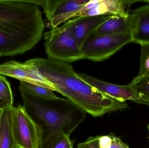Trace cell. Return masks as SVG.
<instances>
[{"instance_id":"d4e9b609","label":"cell","mask_w":149,"mask_h":148,"mask_svg":"<svg viewBox=\"0 0 149 148\" xmlns=\"http://www.w3.org/2000/svg\"><path fill=\"white\" fill-rule=\"evenodd\" d=\"M148 139H149V137H148Z\"/></svg>"},{"instance_id":"5b68a950","label":"cell","mask_w":149,"mask_h":148,"mask_svg":"<svg viewBox=\"0 0 149 148\" xmlns=\"http://www.w3.org/2000/svg\"><path fill=\"white\" fill-rule=\"evenodd\" d=\"M132 43L131 34L88 36L81 47L84 59L101 62L111 57L126 44Z\"/></svg>"},{"instance_id":"3957f363","label":"cell","mask_w":149,"mask_h":148,"mask_svg":"<svg viewBox=\"0 0 149 148\" xmlns=\"http://www.w3.org/2000/svg\"><path fill=\"white\" fill-rule=\"evenodd\" d=\"M19 89L23 107L39 128V148H49L60 133L70 136L86 120V113L68 99H44L20 86Z\"/></svg>"},{"instance_id":"9a60e30c","label":"cell","mask_w":149,"mask_h":148,"mask_svg":"<svg viewBox=\"0 0 149 148\" xmlns=\"http://www.w3.org/2000/svg\"><path fill=\"white\" fill-rule=\"evenodd\" d=\"M136 96L135 103L149 106V76L136 82H131Z\"/></svg>"},{"instance_id":"5bb4252c","label":"cell","mask_w":149,"mask_h":148,"mask_svg":"<svg viewBox=\"0 0 149 148\" xmlns=\"http://www.w3.org/2000/svg\"><path fill=\"white\" fill-rule=\"evenodd\" d=\"M24 63L27 75V81L38 86H42L56 92L55 86L43 76L35 67L27 60Z\"/></svg>"},{"instance_id":"7a4b0ae2","label":"cell","mask_w":149,"mask_h":148,"mask_svg":"<svg viewBox=\"0 0 149 148\" xmlns=\"http://www.w3.org/2000/svg\"><path fill=\"white\" fill-rule=\"evenodd\" d=\"M45 24L38 6L0 0V57L22 54L41 40Z\"/></svg>"},{"instance_id":"8992f818","label":"cell","mask_w":149,"mask_h":148,"mask_svg":"<svg viewBox=\"0 0 149 148\" xmlns=\"http://www.w3.org/2000/svg\"><path fill=\"white\" fill-rule=\"evenodd\" d=\"M12 130L17 148H39L41 136L39 128L23 106H13Z\"/></svg>"},{"instance_id":"cb8c5ba5","label":"cell","mask_w":149,"mask_h":148,"mask_svg":"<svg viewBox=\"0 0 149 148\" xmlns=\"http://www.w3.org/2000/svg\"><path fill=\"white\" fill-rule=\"evenodd\" d=\"M148 130L149 132V124H148Z\"/></svg>"},{"instance_id":"52a82bcc","label":"cell","mask_w":149,"mask_h":148,"mask_svg":"<svg viewBox=\"0 0 149 148\" xmlns=\"http://www.w3.org/2000/svg\"><path fill=\"white\" fill-rule=\"evenodd\" d=\"M79 76L102 94L119 101L125 102L130 101L135 102L136 100L135 92L131 84L118 85L101 81L93 76L84 74H79Z\"/></svg>"},{"instance_id":"603a6c76","label":"cell","mask_w":149,"mask_h":148,"mask_svg":"<svg viewBox=\"0 0 149 148\" xmlns=\"http://www.w3.org/2000/svg\"><path fill=\"white\" fill-rule=\"evenodd\" d=\"M3 112V109H1L0 108V123H1V119Z\"/></svg>"},{"instance_id":"4fadbf2b","label":"cell","mask_w":149,"mask_h":148,"mask_svg":"<svg viewBox=\"0 0 149 148\" xmlns=\"http://www.w3.org/2000/svg\"><path fill=\"white\" fill-rule=\"evenodd\" d=\"M13 106L3 110L0 123V148H17L12 130Z\"/></svg>"},{"instance_id":"6da1fadb","label":"cell","mask_w":149,"mask_h":148,"mask_svg":"<svg viewBox=\"0 0 149 148\" xmlns=\"http://www.w3.org/2000/svg\"><path fill=\"white\" fill-rule=\"evenodd\" d=\"M28 61L55 86L56 92L93 117L128 108L126 102L111 98L88 84L69 63L49 58Z\"/></svg>"},{"instance_id":"2e32d148","label":"cell","mask_w":149,"mask_h":148,"mask_svg":"<svg viewBox=\"0 0 149 148\" xmlns=\"http://www.w3.org/2000/svg\"><path fill=\"white\" fill-rule=\"evenodd\" d=\"M14 98L10 83L3 76L0 75V108L13 106Z\"/></svg>"},{"instance_id":"ac0fdd59","label":"cell","mask_w":149,"mask_h":148,"mask_svg":"<svg viewBox=\"0 0 149 148\" xmlns=\"http://www.w3.org/2000/svg\"><path fill=\"white\" fill-rule=\"evenodd\" d=\"M149 76V43L141 45L140 68L138 75L132 81L136 82Z\"/></svg>"},{"instance_id":"ffe728a7","label":"cell","mask_w":149,"mask_h":148,"mask_svg":"<svg viewBox=\"0 0 149 148\" xmlns=\"http://www.w3.org/2000/svg\"><path fill=\"white\" fill-rule=\"evenodd\" d=\"M100 136L90 137L83 142L79 143L77 148H100L99 140Z\"/></svg>"},{"instance_id":"ba28073f","label":"cell","mask_w":149,"mask_h":148,"mask_svg":"<svg viewBox=\"0 0 149 148\" xmlns=\"http://www.w3.org/2000/svg\"><path fill=\"white\" fill-rule=\"evenodd\" d=\"M110 15L78 17L70 19L64 23L68 26L75 41L81 48L88 36L106 21Z\"/></svg>"},{"instance_id":"277c9868","label":"cell","mask_w":149,"mask_h":148,"mask_svg":"<svg viewBox=\"0 0 149 148\" xmlns=\"http://www.w3.org/2000/svg\"><path fill=\"white\" fill-rule=\"evenodd\" d=\"M45 47L49 59L69 63L84 59L81 48L65 23L44 33Z\"/></svg>"},{"instance_id":"7402d4cb","label":"cell","mask_w":149,"mask_h":148,"mask_svg":"<svg viewBox=\"0 0 149 148\" xmlns=\"http://www.w3.org/2000/svg\"><path fill=\"white\" fill-rule=\"evenodd\" d=\"M109 148H129V147L121 140L120 138L115 136Z\"/></svg>"},{"instance_id":"30bf717a","label":"cell","mask_w":149,"mask_h":148,"mask_svg":"<svg viewBox=\"0 0 149 148\" xmlns=\"http://www.w3.org/2000/svg\"><path fill=\"white\" fill-rule=\"evenodd\" d=\"M132 43L141 45L149 43V5H144L130 13Z\"/></svg>"},{"instance_id":"8fae6325","label":"cell","mask_w":149,"mask_h":148,"mask_svg":"<svg viewBox=\"0 0 149 148\" xmlns=\"http://www.w3.org/2000/svg\"><path fill=\"white\" fill-rule=\"evenodd\" d=\"M131 32L130 14L127 16L112 14L90 34L97 36L117 35L131 34Z\"/></svg>"},{"instance_id":"44dd1931","label":"cell","mask_w":149,"mask_h":148,"mask_svg":"<svg viewBox=\"0 0 149 148\" xmlns=\"http://www.w3.org/2000/svg\"><path fill=\"white\" fill-rule=\"evenodd\" d=\"M115 136L113 134L108 135L100 136L99 143L100 148H109L112 144L113 138Z\"/></svg>"},{"instance_id":"e0dca14e","label":"cell","mask_w":149,"mask_h":148,"mask_svg":"<svg viewBox=\"0 0 149 148\" xmlns=\"http://www.w3.org/2000/svg\"><path fill=\"white\" fill-rule=\"evenodd\" d=\"M20 83L19 86L38 97L44 99H54L58 97L53 90L45 87L26 82L20 81Z\"/></svg>"},{"instance_id":"7c38bea8","label":"cell","mask_w":149,"mask_h":148,"mask_svg":"<svg viewBox=\"0 0 149 148\" xmlns=\"http://www.w3.org/2000/svg\"><path fill=\"white\" fill-rule=\"evenodd\" d=\"M89 0H45L42 8L49 21L62 15L77 10Z\"/></svg>"},{"instance_id":"d6986e66","label":"cell","mask_w":149,"mask_h":148,"mask_svg":"<svg viewBox=\"0 0 149 148\" xmlns=\"http://www.w3.org/2000/svg\"><path fill=\"white\" fill-rule=\"evenodd\" d=\"M73 144L74 142L70 136L61 133L53 140L49 148H72Z\"/></svg>"},{"instance_id":"9c48e42d","label":"cell","mask_w":149,"mask_h":148,"mask_svg":"<svg viewBox=\"0 0 149 148\" xmlns=\"http://www.w3.org/2000/svg\"><path fill=\"white\" fill-rule=\"evenodd\" d=\"M138 1H140L99 0L93 7L77 13L73 16V18L78 17L97 16L112 14L127 16L130 14V6L134 3Z\"/></svg>"}]
</instances>
